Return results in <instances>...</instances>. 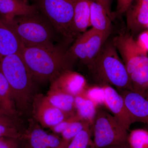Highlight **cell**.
I'll list each match as a JSON object with an SVG mask.
<instances>
[{
  "label": "cell",
  "instance_id": "1",
  "mask_svg": "<svg viewBox=\"0 0 148 148\" xmlns=\"http://www.w3.org/2000/svg\"><path fill=\"white\" fill-rule=\"evenodd\" d=\"M35 82H52L61 73L71 70L74 60L60 47L24 46L21 53Z\"/></svg>",
  "mask_w": 148,
  "mask_h": 148
},
{
  "label": "cell",
  "instance_id": "2",
  "mask_svg": "<svg viewBox=\"0 0 148 148\" xmlns=\"http://www.w3.org/2000/svg\"><path fill=\"white\" fill-rule=\"evenodd\" d=\"M0 69L9 83L17 114L32 109L35 96V80L21 53L9 55L0 60Z\"/></svg>",
  "mask_w": 148,
  "mask_h": 148
},
{
  "label": "cell",
  "instance_id": "3",
  "mask_svg": "<svg viewBox=\"0 0 148 148\" xmlns=\"http://www.w3.org/2000/svg\"><path fill=\"white\" fill-rule=\"evenodd\" d=\"M86 66L98 85L114 86L118 90H132L124 63L112 42L107 40L98 54Z\"/></svg>",
  "mask_w": 148,
  "mask_h": 148
},
{
  "label": "cell",
  "instance_id": "4",
  "mask_svg": "<svg viewBox=\"0 0 148 148\" xmlns=\"http://www.w3.org/2000/svg\"><path fill=\"white\" fill-rule=\"evenodd\" d=\"M112 42L124 63L132 90L148 92V53L140 48L132 36L128 34L119 35Z\"/></svg>",
  "mask_w": 148,
  "mask_h": 148
},
{
  "label": "cell",
  "instance_id": "5",
  "mask_svg": "<svg viewBox=\"0 0 148 148\" xmlns=\"http://www.w3.org/2000/svg\"><path fill=\"white\" fill-rule=\"evenodd\" d=\"M8 24L24 46H58L55 43L60 35L45 16L37 12L17 16Z\"/></svg>",
  "mask_w": 148,
  "mask_h": 148
},
{
  "label": "cell",
  "instance_id": "6",
  "mask_svg": "<svg viewBox=\"0 0 148 148\" xmlns=\"http://www.w3.org/2000/svg\"><path fill=\"white\" fill-rule=\"evenodd\" d=\"M92 131L93 138L90 148H104L127 143L128 130L101 107H97Z\"/></svg>",
  "mask_w": 148,
  "mask_h": 148
},
{
  "label": "cell",
  "instance_id": "7",
  "mask_svg": "<svg viewBox=\"0 0 148 148\" xmlns=\"http://www.w3.org/2000/svg\"><path fill=\"white\" fill-rule=\"evenodd\" d=\"M76 0H38L44 16L68 42L76 38L73 31L74 5Z\"/></svg>",
  "mask_w": 148,
  "mask_h": 148
},
{
  "label": "cell",
  "instance_id": "8",
  "mask_svg": "<svg viewBox=\"0 0 148 148\" xmlns=\"http://www.w3.org/2000/svg\"><path fill=\"white\" fill-rule=\"evenodd\" d=\"M110 35L91 28L76 39L68 50L69 55L74 61L78 59L87 65L98 54Z\"/></svg>",
  "mask_w": 148,
  "mask_h": 148
},
{
  "label": "cell",
  "instance_id": "9",
  "mask_svg": "<svg viewBox=\"0 0 148 148\" xmlns=\"http://www.w3.org/2000/svg\"><path fill=\"white\" fill-rule=\"evenodd\" d=\"M32 110L36 120L42 127L50 129L71 116L53 106L46 95L42 94H37L35 96Z\"/></svg>",
  "mask_w": 148,
  "mask_h": 148
},
{
  "label": "cell",
  "instance_id": "10",
  "mask_svg": "<svg viewBox=\"0 0 148 148\" xmlns=\"http://www.w3.org/2000/svg\"><path fill=\"white\" fill-rule=\"evenodd\" d=\"M117 91L123 98L132 123L141 122L148 125V92Z\"/></svg>",
  "mask_w": 148,
  "mask_h": 148
},
{
  "label": "cell",
  "instance_id": "11",
  "mask_svg": "<svg viewBox=\"0 0 148 148\" xmlns=\"http://www.w3.org/2000/svg\"><path fill=\"white\" fill-rule=\"evenodd\" d=\"M23 132L20 138L21 148H60L61 137L46 132L38 125H34Z\"/></svg>",
  "mask_w": 148,
  "mask_h": 148
},
{
  "label": "cell",
  "instance_id": "12",
  "mask_svg": "<svg viewBox=\"0 0 148 148\" xmlns=\"http://www.w3.org/2000/svg\"><path fill=\"white\" fill-rule=\"evenodd\" d=\"M105 97V106L122 127L127 130L132 124L126 109L124 100L117 90L108 85L101 86Z\"/></svg>",
  "mask_w": 148,
  "mask_h": 148
},
{
  "label": "cell",
  "instance_id": "13",
  "mask_svg": "<svg viewBox=\"0 0 148 148\" xmlns=\"http://www.w3.org/2000/svg\"><path fill=\"white\" fill-rule=\"evenodd\" d=\"M125 13L130 31L133 34L141 32L148 24V0H133Z\"/></svg>",
  "mask_w": 148,
  "mask_h": 148
},
{
  "label": "cell",
  "instance_id": "14",
  "mask_svg": "<svg viewBox=\"0 0 148 148\" xmlns=\"http://www.w3.org/2000/svg\"><path fill=\"white\" fill-rule=\"evenodd\" d=\"M23 47L12 27L0 17V60L8 56L21 53Z\"/></svg>",
  "mask_w": 148,
  "mask_h": 148
},
{
  "label": "cell",
  "instance_id": "15",
  "mask_svg": "<svg viewBox=\"0 0 148 148\" xmlns=\"http://www.w3.org/2000/svg\"><path fill=\"white\" fill-rule=\"evenodd\" d=\"M51 84L75 97L82 93L87 87L85 78L72 70L63 72Z\"/></svg>",
  "mask_w": 148,
  "mask_h": 148
},
{
  "label": "cell",
  "instance_id": "16",
  "mask_svg": "<svg viewBox=\"0 0 148 148\" xmlns=\"http://www.w3.org/2000/svg\"><path fill=\"white\" fill-rule=\"evenodd\" d=\"M36 12V7L27 0H0V14L7 23H10L17 16Z\"/></svg>",
  "mask_w": 148,
  "mask_h": 148
},
{
  "label": "cell",
  "instance_id": "17",
  "mask_svg": "<svg viewBox=\"0 0 148 148\" xmlns=\"http://www.w3.org/2000/svg\"><path fill=\"white\" fill-rule=\"evenodd\" d=\"M91 0H76L74 5L73 31L76 39L90 27Z\"/></svg>",
  "mask_w": 148,
  "mask_h": 148
},
{
  "label": "cell",
  "instance_id": "18",
  "mask_svg": "<svg viewBox=\"0 0 148 148\" xmlns=\"http://www.w3.org/2000/svg\"><path fill=\"white\" fill-rule=\"evenodd\" d=\"M49 102L65 113L71 115L75 114V97L55 85L51 84L50 88L46 95Z\"/></svg>",
  "mask_w": 148,
  "mask_h": 148
},
{
  "label": "cell",
  "instance_id": "19",
  "mask_svg": "<svg viewBox=\"0 0 148 148\" xmlns=\"http://www.w3.org/2000/svg\"><path fill=\"white\" fill-rule=\"evenodd\" d=\"M90 27L101 33L110 34L111 19L102 6L93 0L90 1Z\"/></svg>",
  "mask_w": 148,
  "mask_h": 148
},
{
  "label": "cell",
  "instance_id": "20",
  "mask_svg": "<svg viewBox=\"0 0 148 148\" xmlns=\"http://www.w3.org/2000/svg\"><path fill=\"white\" fill-rule=\"evenodd\" d=\"M0 112L16 118L17 114L8 81L0 69Z\"/></svg>",
  "mask_w": 148,
  "mask_h": 148
},
{
  "label": "cell",
  "instance_id": "21",
  "mask_svg": "<svg viewBox=\"0 0 148 148\" xmlns=\"http://www.w3.org/2000/svg\"><path fill=\"white\" fill-rule=\"evenodd\" d=\"M98 106L82 93L75 97L76 112L80 118L92 126Z\"/></svg>",
  "mask_w": 148,
  "mask_h": 148
},
{
  "label": "cell",
  "instance_id": "22",
  "mask_svg": "<svg viewBox=\"0 0 148 148\" xmlns=\"http://www.w3.org/2000/svg\"><path fill=\"white\" fill-rule=\"evenodd\" d=\"M92 126L87 124L66 148H90L92 144Z\"/></svg>",
  "mask_w": 148,
  "mask_h": 148
},
{
  "label": "cell",
  "instance_id": "23",
  "mask_svg": "<svg viewBox=\"0 0 148 148\" xmlns=\"http://www.w3.org/2000/svg\"><path fill=\"white\" fill-rule=\"evenodd\" d=\"M127 143L130 148H148V130L136 129L130 131Z\"/></svg>",
  "mask_w": 148,
  "mask_h": 148
},
{
  "label": "cell",
  "instance_id": "24",
  "mask_svg": "<svg viewBox=\"0 0 148 148\" xmlns=\"http://www.w3.org/2000/svg\"><path fill=\"white\" fill-rule=\"evenodd\" d=\"M87 124L89 123L82 120L77 121L72 123L61 134L62 143L60 148L67 147L71 141L84 128Z\"/></svg>",
  "mask_w": 148,
  "mask_h": 148
},
{
  "label": "cell",
  "instance_id": "25",
  "mask_svg": "<svg viewBox=\"0 0 148 148\" xmlns=\"http://www.w3.org/2000/svg\"><path fill=\"white\" fill-rule=\"evenodd\" d=\"M83 95L92 101L97 106L105 105L104 91L101 86H88L82 92Z\"/></svg>",
  "mask_w": 148,
  "mask_h": 148
},
{
  "label": "cell",
  "instance_id": "26",
  "mask_svg": "<svg viewBox=\"0 0 148 148\" xmlns=\"http://www.w3.org/2000/svg\"><path fill=\"white\" fill-rule=\"evenodd\" d=\"M82 120L76 113L50 128L54 134H61L74 122Z\"/></svg>",
  "mask_w": 148,
  "mask_h": 148
},
{
  "label": "cell",
  "instance_id": "27",
  "mask_svg": "<svg viewBox=\"0 0 148 148\" xmlns=\"http://www.w3.org/2000/svg\"><path fill=\"white\" fill-rule=\"evenodd\" d=\"M22 134L18 127L0 123V138L10 137L20 139Z\"/></svg>",
  "mask_w": 148,
  "mask_h": 148
},
{
  "label": "cell",
  "instance_id": "28",
  "mask_svg": "<svg viewBox=\"0 0 148 148\" xmlns=\"http://www.w3.org/2000/svg\"><path fill=\"white\" fill-rule=\"evenodd\" d=\"M20 139L10 137L0 138V148H21Z\"/></svg>",
  "mask_w": 148,
  "mask_h": 148
},
{
  "label": "cell",
  "instance_id": "29",
  "mask_svg": "<svg viewBox=\"0 0 148 148\" xmlns=\"http://www.w3.org/2000/svg\"><path fill=\"white\" fill-rule=\"evenodd\" d=\"M136 42L143 50L148 53V31L142 32L139 35Z\"/></svg>",
  "mask_w": 148,
  "mask_h": 148
},
{
  "label": "cell",
  "instance_id": "30",
  "mask_svg": "<svg viewBox=\"0 0 148 148\" xmlns=\"http://www.w3.org/2000/svg\"><path fill=\"white\" fill-rule=\"evenodd\" d=\"M16 118L9 116L0 112V123L12 127H18L16 124Z\"/></svg>",
  "mask_w": 148,
  "mask_h": 148
},
{
  "label": "cell",
  "instance_id": "31",
  "mask_svg": "<svg viewBox=\"0 0 148 148\" xmlns=\"http://www.w3.org/2000/svg\"><path fill=\"white\" fill-rule=\"evenodd\" d=\"M133 0H117L116 12L118 14H123L125 13Z\"/></svg>",
  "mask_w": 148,
  "mask_h": 148
},
{
  "label": "cell",
  "instance_id": "32",
  "mask_svg": "<svg viewBox=\"0 0 148 148\" xmlns=\"http://www.w3.org/2000/svg\"><path fill=\"white\" fill-rule=\"evenodd\" d=\"M104 148H130L128 143H125L122 145H114L110 146V147H107Z\"/></svg>",
  "mask_w": 148,
  "mask_h": 148
},
{
  "label": "cell",
  "instance_id": "33",
  "mask_svg": "<svg viewBox=\"0 0 148 148\" xmlns=\"http://www.w3.org/2000/svg\"><path fill=\"white\" fill-rule=\"evenodd\" d=\"M146 28H147V29H148V24L147 25V27H146Z\"/></svg>",
  "mask_w": 148,
  "mask_h": 148
}]
</instances>
